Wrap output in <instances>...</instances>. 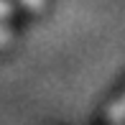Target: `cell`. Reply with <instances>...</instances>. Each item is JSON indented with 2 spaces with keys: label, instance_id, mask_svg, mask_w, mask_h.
Masks as SVG:
<instances>
[{
  "label": "cell",
  "instance_id": "cell-1",
  "mask_svg": "<svg viewBox=\"0 0 125 125\" xmlns=\"http://www.w3.org/2000/svg\"><path fill=\"white\" fill-rule=\"evenodd\" d=\"M107 115H110V120H112V123L125 120V94H123L117 102H112V107H110V112H107Z\"/></svg>",
  "mask_w": 125,
  "mask_h": 125
},
{
  "label": "cell",
  "instance_id": "cell-3",
  "mask_svg": "<svg viewBox=\"0 0 125 125\" xmlns=\"http://www.w3.org/2000/svg\"><path fill=\"white\" fill-rule=\"evenodd\" d=\"M10 41V31L5 26H0V46H3V43H8Z\"/></svg>",
  "mask_w": 125,
  "mask_h": 125
},
{
  "label": "cell",
  "instance_id": "cell-4",
  "mask_svg": "<svg viewBox=\"0 0 125 125\" xmlns=\"http://www.w3.org/2000/svg\"><path fill=\"white\" fill-rule=\"evenodd\" d=\"M21 3H23V5H28L31 10H38V8L43 5V0H21Z\"/></svg>",
  "mask_w": 125,
  "mask_h": 125
},
{
  "label": "cell",
  "instance_id": "cell-2",
  "mask_svg": "<svg viewBox=\"0 0 125 125\" xmlns=\"http://www.w3.org/2000/svg\"><path fill=\"white\" fill-rule=\"evenodd\" d=\"M10 13H13V5L8 0H0V18H8Z\"/></svg>",
  "mask_w": 125,
  "mask_h": 125
}]
</instances>
